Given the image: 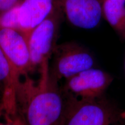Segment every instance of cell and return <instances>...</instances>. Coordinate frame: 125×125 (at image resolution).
<instances>
[{
    "mask_svg": "<svg viewBox=\"0 0 125 125\" xmlns=\"http://www.w3.org/2000/svg\"><path fill=\"white\" fill-rule=\"evenodd\" d=\"M40 78L34 82L29 76L17 83V105L27 125H61L66 97L59 82L51 76L49 62L41 65Z\"/></svg>",
    "mask_w": 125,
    "mask_h": 125,
    "instance_id": "6da1fadb",
    "label": "cell"
},
{
    "mask_svg": "<svg viewBox=\"0 0 125 125\" xmlns=\"http://www.w3.org/2000/svg\"><path fill=\"white\" fill-rule=\"evenodd\" d=\"M65 97L61 125H125V110L105 95L86 100Z\"/></svg>",
    "mask_w": 125,
    "mask_h": 125,
    "instance_id": "7a4b0ae2",
    "label": "cell"
},
{
    "mask_svg": "<svg viewBox=\"0 0 125 125\" xmlns=\"http://www.w3.org/2000/svg\"><path fill=\"white\" fill-rule=\"evenodd\" d=\"M60 6L54 1L51 13L27 35L28 43L33 69L40 68L49 62L57 46V40L64 16Z\"/></svg>",
    "mask_w": 125,
    "mask_h": 125,
    "instance_id": "3957f363",
    "label": "cell"
},
{
    "mask_svg": "<svg viewBox=\"0 0 125 125\" xmlns=\"http://www.w3.org/2000/svg\"><path fill=\"white\" fill-rule=\"evenodd\" d=\"M51 59L50 75L58 82L95 67V59L91 52L75 41L57 45Z\"/></svg>",
    "mask_w": 125,
    "mask_h": 125,
    "instance_id": "277c9868",
    "label": "cell"
},
{
    "mask_svg": "<svg viewBox=\"0 0 125 125\" xmlns=\"http://www.w3.org/2000/svg\"><path fill=\"white\" fill-rule=\"evenodd\" d=\"M113 81L111 74L94 67L65 79L62 89L66 96L93 99L104 96Z\"/></svg>",
    "mask_w": 125,
    "mask_h": 125,
    "instance_id": "5b68a950",
    "label": "cell"
},
{
    "mask_svg": "<svg viewBox=\"0 0 125 125\" xmlns=\"http://www.w3.org/2000/svg\"><path fill=\"white\" fill-rule=\"evenodd\" d=\"M0 47L19 80L34 71L27 36L21 31L0 26Z\"/></svg>",
    "mask_w": 125,
    "mask_h": 125,
    "instance_id": "8992f818",
    "label": "cell"
},
{
    "mask_svg": "<svg viewBox=\"0 0 125 125\" xmlns=\"http://www.w3.org/2000/svg\"><path fill=\"white\" fill-rule=\"evenodd\" d=\"M60 6L67 20L75 27L93 29L103 18V0H54Z\"/></svg>",
    "mask_w": 125,
    "mask_h": 125,
    "instance_id": "52a82bcc",
    "label": "cell"
},
{
    "mask_svg": "<svg viewBox=\"0 0 125 125\" xmlns=\"http://www.w3.org/2000/svg\"><path fill=\"white\" fill-rule=\"evenodd\" d=\"M54 0H22L18 11V30L26 35L49 15Z\"/></svg>",
    "mask_w": 125,
    "mask_h": 125,
    "instance_id": "ba28073f",
    "label": "cell"
},
{
    "mask_svg": "<svg viewBox=\"0 0 125 125\" xmlns=\"http://www.w3.org/2000/svg\"><path fill=\"white\" fill-rule=\"evenodd\" d=\"M103 14L119 38L125 41V0H103Z\"/></svg>",
    "mask_w": 125,
    "mask_h": 125,
    "instance_id": "9c48e42d",
    "label": "cell"
},
{
    "mask_svg": "<svg viewBox=\"0 0 125 125\" xmlns=\"http://www.w3.org/2000/svg\"><path fill=\"white\" fill-rule=\"evenodd\" d=\"M19 81L0 47V105L15 100V89Z\"/></svg>",
    "mask_w": 125,
    "mask_h": 125,
    "instance_id": "30bf717a",
    "label": "cell"
},
{
    "mask_svg": "<svg viewBox=\"0 0 125 125\" xmlns=\"http://www.w3.org/2000/svg\"><path fill=\"white\" fill-rule=\"evenodd\" d=\"M0 125H27L18 107L10 108L0 105Z\"/></svg>",
    "mask_w": 125,
    "mask_h": 125,
    "instance_id": "8fae6325",
    "label": "cell"
},
{
    "mask_svg": "<svg viewBox=\"0 0 125 125\" xmlns=\"http://www.w3.org/2000/svg\"><path fill=\"white\" fill-rule=\"evenodd\" d=\"M22 0H0V16L15 7Z\"/></svg>",
    "mask_w": 125,
    "mask_h": 125,
    "instance_id": "7c38bea8",
    "label": "cell"
},
{
    "mask_svg": "<svg viewBox=\"0 0 125 125\" xmlns=\"http://www.w3.org/2000/svg\"><path fill=\"white\" fill-rule=\"evenodd\" d=\"M123 71H124V74L125 76V54L124 57V60H123Z\"/></svg>",
    "mask_w": 125,
    "mask_h": 125,
    "instance_id": "4fadbf2b",
    "label": "cell"
}]
</instances>
